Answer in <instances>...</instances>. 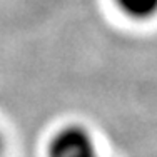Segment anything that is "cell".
I'll list each match as a JSON object with an SVG mask.
<instances>
[{"label":"cell","mask_w":157,"mask_h":157,"mask_svg":"<svg viewBox=\"0 0 157 157\" xmlns=\"http://www.w3.org/2000/svg\"><path fill=\"white\" fill-rule=\"evenodd\" d=\"M52 157H90L95 154V140L85 127L69 124L52 134L47 142Z\"/></svg>","instance_id":"1"},{"label":"cell","mask_w":157,"mask_h":157,"mask_svg":"<svg viewBox=\"0 0 157 157\" xmlns=\"http://www.w3.org/2000/svg\"><path fill=\"white\" fill-rule=\"evenodd\" d=\"M124 15L134 20H147L157 13V0H114Z\"/></svg>","instance_id":"2"},{"label":"cell","mask_w":157,"mask_h":157,"mask_svg":"<svg viewBox=\"0 0 157 157\" xmlns=\"http://www.w3.org/2000/svg\"><path fill=\"white\" fill-rule=\"evenodd\" d=\"M3 147H5V139H3V134L0 130V154L3 152Z\"/></svg>","instance_id":"3"}]
</instances>
